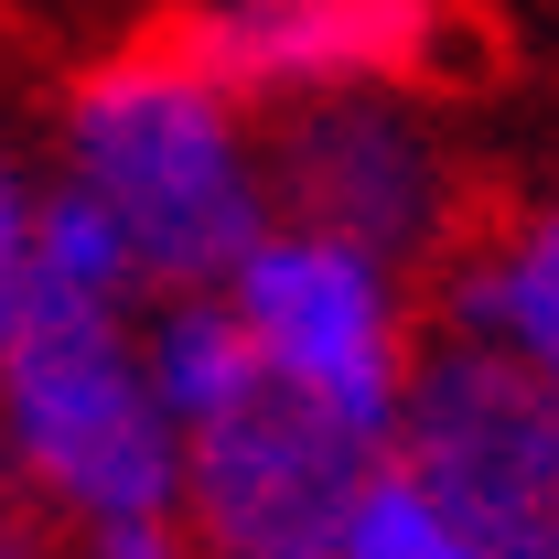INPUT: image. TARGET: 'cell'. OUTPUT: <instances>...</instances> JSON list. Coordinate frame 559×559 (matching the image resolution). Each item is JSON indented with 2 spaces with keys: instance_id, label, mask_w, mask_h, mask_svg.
Instances as JSON below:
<instances>
[{
  "instance_id": "6",
  "label": "cell",
  "mask_w": 559,
  "mask_h": 559,
  "mask_svg": "<svg viewBox=\"0 0 559 559\" xmlns=\"http://www.w3.org/2000/svg\"><path fill=\"white\" fill-rule=\"evenodd\" d=\"M388 474L495 549L559 559V388H538L516 355L430 323L388 409Z\"/></svg>"
},
{
  "instance_id": "5",
  "label": "cell",
  "mask_w": 559,
  "mask_h": 559,
  "mask_svg": "<svg viewBox=\"0 0 559 559\" xmlns=\"http://www.w3.org/2000/svg\"><path fill=\"white\" fill-rule=\"evenodd\" d=\"M215 312L237 323V345L270 377L377 419V430H388L419 345H430V280L377 259V248H355V237H334V226H301V215H270L226 259Z\"/></svg>"
},
{
  "instance_id": "3",
  "label": "cell",
  "mask_w": 559,
  "mask_h": 559,
  "mask_svg": "<svg viewBox=\"0 0 559 559\" xmlns=\"http://www.w3.org/2000/svg\"><path fill=\"white\" fill-rule=\"evenodd\" d=\"M151 301H33L0 345V474L66 559H194L183 549V419L151 377Z\"/></svg>"
},
{
  "instance_id": "9",
  "label": "cell",
  "mask_w": 559,
  "mask_h": 559,
  "mask_svg": "<svg viewBox=\"0 0 559 559\" xmlns=\"http://www.w3.org/2000/svg\"><path fill=\"white\" fill-rule=\"evenodd\" d=\"M345 559H516V549H495V538H474V527H452L430 495H409L399 474H377V495L355 506V527H345Z\"/></svg>"
},
{
  "instance_id": "2",
  "label": "cell",
  "mask_w": 559,
  "mask_h": 559,
  "mask_svg": "<svg viewBox=\"0 0 559 559\" xmlns=\"http://www.w3.org/2000/svg\"><path fill=\"white\" fill-rule=\"evenodd\" d=\"M151 377L183 419V549L194 559H345L355 506L388 474V430L270 377L215 312V290H162L140 312Z\"/></svg>"
},
{
  "instance_id": "8",
  "label": "cell",
  "mask_w": 559,
  "mask_h": 559,
  "mask_svg": "<svg viewBox=\"0 0 559 559\" xmlns=\"http://www.w3.org/2000/svg\"><path fill=\"white\" fill-rule=\"evenodd\" d=\"M430 323L516 355L538 388H559V183L474 205L452 259L430 270Z\"/></svg>"
},
{
  "instance_id": "4",
  "label": "cell",
  "mask_w": 559,
  "mask_h": 559,
  "mask_svg": "<svg viewBox=\"0 0 559 559\" xmlns=\"http://www.w3.org/2000/svg\"><path fill=\"white\" fill-rule=\"evenodd\" d=\"M270 205L430 280L485 194L441 86H334L270 108Z\"/></svg>"
},
{
  "instance_id": "1",
  "label": "cell",
  "mask_w": 559,
  "mask_h": 559,
  "mask_svg": "<svg viewBox=\"0 0 559 559\" xmlns=\"http://www.w3.org/2000/svg\"><path fill=\"white\" fill-rule=\"evenodd\" d=\"M44 183L86 205L140 290H215L226 259L270 226V108L215 66L205 44L130 33L108 55H86L55 97V151Z\"/></svg>"
},
{
  "instance_id": "11",
  "label": "cell",
  "mask_w": 559,
  "mask_h": 559,
  "mask_svg": "<svg viewBox=\"0 0 559 559\" xmlns=\"http://www.w3.org/2000/svg\"><path fill=\"white\" fill-rule=\"evenodd\" d=\"M0 559H66V538L33 516V495L11 485V474H0Z\"/></svg>"
},
{
  "instance_id": "10",
  "label": "cell",
  "mask_w": 559,
  "mask_h": 559,
  "mask_svg": "<svg viewBox=\"0 0 559 559\" xmlns=\"http://www.w3.org/2000/svg\"><path fill=\"white\" fill-rule=\"evenodd\" d=\"M33 290H44V162L0 130V345L22 334Z\"/></svg>"
},
{
  "instance_id": "7",
  "label": "cell",
  "mask_w": 559,
  "mask_h": 559,
  "mask_svg": "<svg viewBox=\"0 0 559 559\" xmlns=\"http://www.w3.org/2000/svg\"><path fill=\"white\" fill-rule=\"evenodd\" d=\"M259 108L334 86H441L452 0H205L183 22Z\"/></svg>"
},
{
  "instance_id": "12",
  "label": "cell",
  "mask_w": 559,
  "mask_h": 559,
  "mask_svg": "<svg viewBox=\"0 0 559 559\" xmlns=\"http://www.w3.org/2000/svg\"><path fill=\"white\" fill-rule=\"evenodd\" d=\"M162 11H183V22H194V11H205V0H162Z\"/></svg>"
}]
</instances>
